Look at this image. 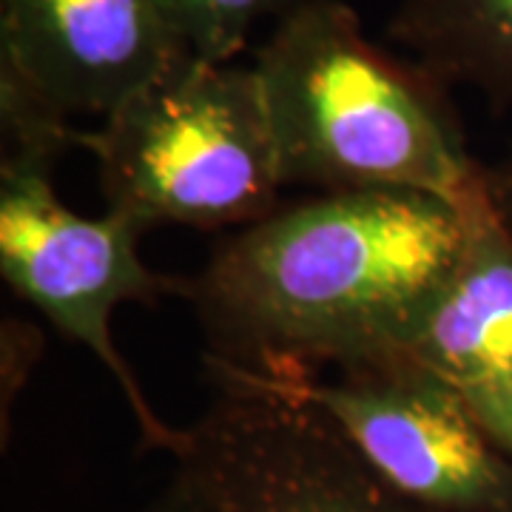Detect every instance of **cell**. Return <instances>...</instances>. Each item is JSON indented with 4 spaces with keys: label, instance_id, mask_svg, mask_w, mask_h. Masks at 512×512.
I'll return each mask as SVG.
<instances>
[{
    "label": "cell",
    "instance_id": "12",
    "mask_svg": "<svg viewBox=\"0 0 512 512\" xmlns=\"http://www.w3.org/2000/svg\"><path fill=\"white\" fill-rule=\"evenodd\" d=\"M467 402L473 404L476 416L487 427V433L498 441V447L512 456V379L467 396Z\"/></svg>",
    "mask_w": 512,
    "mask_h": 512
},
{
    "label": "cell",
    "instance_id": "1",
    "mask_svg": "<svg viewBox=\"0 0 512 512\" xmlns=\"http://www.w3.org/2000/svg\"><path fill=\"white\" fill-rule=\"evenodd\" d=\"M464 245L461 202L410 188L319 191L237 228L180 296L205 353L305 382L402 353Z\"/></svg>",
    "mask_w": 512,
    "mask_h": 512
},
{
    "label": "cell",
    "instance_id": "10",
    "mask_svg": "<svg viewBox=\"0 0 512 512\" xmlns=\"http://www.w3.org/2000/svg\"><path fill=\"white\" fill-rule=\"evenodd\" d=\"M308 0H154L185 55L234 63L262 18H282Z\"/></svg>",
    "mask_w": 512,
    "mask_h": 512
},
{
    "label": "cell",
    "instance_id": "11",
    "mask_svg": "<svg viewBox=\"0 0 512 512\" xmlns=\"http://www.w3.org/2000/svg\"><path fill=\"white\" fill-rule=\"evenodd\" d=\"M3 367H0V421H3V444L9 441V410L18 399L20 387L32 373L37 356H40V333L32 325L12 319L3 322Z\"/></svg>",
    "mask_w": 512,
    "mask_h": 512
},
{
    "label": "cell",
    "instance_id": "7",
    "mask_svg": "<svg viewBox=\"0 0 512 512\" xmlns=\"http://www.w3.org/2000/svg\"><path fill=\"white\" fill-rule=\"evenodd\" d=\"M183 57L154 0H0L3 117H106Z\"/></svg>",
    "mask_w": 512,
    "mask_h": 512
},
{
    "label": "cell",
    "instance_id": "13",
    "mask_svg": "<svg viewBox=\"0 0 512 512\" xmlns=\"http://www.w3.org/2000/svg\"><path fill=\"white\" fill-rule=\"evenodd\" d=\"M143 512H208L197 493L185 484L183 478L174 476L163 493L157 495Z\"/></svg>",
    "mask_w": 512,
    "mask_h": 512
},
{
    "label": "cell",
    "instance_id": "3",
    "mask_svg": "<svg viewBox=\"0 0 512 512\" xmlns=\"http://www.w3.org/2000/svg\"><path fill=\"white\" fill-rule=\"evenodd\" d=\"M97 163L106 211L143 225L237 231L282 205V171L251 66L185 55L151 86L72 134Z\"/></svg>",
    "mask_w": 512,
    "mask_h": 512
},
{
    "label": "cell",
    "instance_id": "8",
    "mask_svg": "<svg viewBox=\"0 0 512 512\" xmlns=\"http://www.w3.org/2000/svg\"><path fill=\"white\" fill-rule=\"evenodd\" d=\"M464 245L402 353L473 396L512 379V228L484 183L461 200Z\"/></svg>",
    "mask_w": 512,
    "mask_h": 512
},
{
    "label": "cell",
    "instance_id": "5",
    "mask_svg": "<svg viewBox=\"0 0 512 512\" xmlns=\"http://www.w3.org/2000/svg\"><path fill=\"white\" fill-rule=\"evenodd\" d=\"M57 157L0 151V276L52 328L89 348L126 396L148 450H168L165 424L111 339V316L126 302L157 305L180 296V276L151 271L140 256L143 225L106 211L80 217L57 197Z\"/></svg>",
    "mask_w": 512,
    "mask_h": 512
},
{
    "label": "cell",
    "instance_id": "9",
    "mask_svg": "<svg viewBox=\"0 0 512 512\" xmlns=\"http://www.w3.org/2000/svg\"><path fill=\"white\" fill-rule=\"evenodd\" d=\"M387 37L444 86L512 109V0H396Z\"/></svg>",
    "mask_w": 512,
    "mask_h": 512
},
{
    "label": "cell",
    "instance_id": "14",
    "mask_svg": "<svg viewBox=\"0 0 512 512\" xmlns=\"http://www.w3.org/2000/svg\"><path fill=\"white\" fill-rule=\"evenodd\" d=\"M487 188H490V197L498 205L501 217L512 228V154L504 163L487 168Z\"/></svg>",
    "mask_w": 512,
    "mask_h": 512
},
{
    "label": "cell",
    "instance_id": "2",
    "mask_svg": "<svg viewBox=\"0 0 512 512\" xmlns=\"http://www.w3.org/2000/svg\"><path fill=\"white\" fill-rule=\"evenodd\" d=\"M285 188H410L461 202L487 165L439 77L370 43L345 0H308L256 52Z\"/></svg>",
    "mask_w": 512,
    "mask_h": 512
},
{
    "label": "cell",
    "instance_id": "6",
    "mask_svg": "<svg viewBox=\"0 0 512 512\" xmlns=\"http://www.w3.org/2000/svg\"><path fill=\"white\" fill-rule=\"evenodd\" d=\"M279 384L305 396L407 498L439 512H512V456L456 384L413 356L387 353Z\"/></svg>",
    "mask_w": 512,
    "mask_h": 512
},
{
    "label": "cell",
    "instance_id": "4",
    "mask_svg": "<svg viewBox=\"0 0 512 512\" xmlns=\"http://www.w3.org/2000/svg\"><path fill=\"white\" fill-rule=\"evenodd\" d=\"M208 404L165 450L208 512H439L390 487L305 396L202 353Z\"/></svg>",
    "mask_w": 512,
    "mask_h": 512
}]
</instances>
